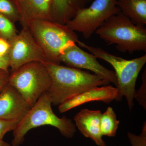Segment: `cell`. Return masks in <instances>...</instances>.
<instances>
[{
	"label": "cell",
	"instance_id": "6da1fadb",
	"mask_svg": "<svg viewBox=\"0 0 146 146\" xmlns=\"http://www.w3.org/2000/svg\"><path fill=\"white\" fill-rule=\"evenodd\" d=\"M43 62L51 78V85L47 93L54 106L60 105L88 89L110 83L96 74L80 69L50 61Z\"/></svg>",
	"mask_w": 146,
	"mask_h": 146
},
{
	"label": "cell",
	"instance_id": "7a4b0ae2",
	"mask_svg": "<svg viewBox=\"0 0 146 146\" xmlns=\"http://www.w3.org/2000/svg\"><path fill=\"white\" fill-rule=\"evenodd\" d=\"M95 32L108 45H115L120 52H146L145 26L134 23L120 11L105 21Z\"/></svg>",
	"mask_w": 146,
	"mask_h": 146
},
{
	"label": "cell",
	"instance_id": "3957f363",
	"mask_svg": "<svg viewBox=\"0 0 146 146\" xmlns=\"http://www.w3.org/2000/svg\"><path fill=\"white\" fill-rule=\"evenodd\" d=\"M51 100L47 92L37 100L23 118L19 121L13 131L12 146H20L25 141L29 131L44 125H50L57 128L67 138H72L76 129L71 119L63 116L59 118L52 108Z\"/></svg>",
	"mask_w": 146,
	"mask_h": 146
},
{
	"label": "cell",
	"instance_id": "277c9868",
	"mask_svg": "<svg viewBox=\"0 0 146 146\" xmlns=\"http://www.w3.org/2000/svg\"><path fill=\"white\" fill-rule=\"evenodd\" d=\"M78 46L90 52L97 58L106 61L112 65L117 76L118 96L116 100L119 101L123 97L126 98L129 110L134 106L133 99L136 92L135 86L139 73L146 63V54L131 60H126L123 58L110 53L104 50L89 46L78 40Z\"/></svg>",
	"mask_w": 146,
	"mask_h": 146
},
{
	"label": "cell",
	"instance_id": "5b68a950",
	"mask_svg": "<svg viewBox=\"0 0 146 146\" xmlns=\"http://www.w3.org/2000/svg\"><path fill=\"white\" fill-rule=\"evenodd\" d=\"M28 28L44 52L47 61L60 64L62 50L72 42L76 43L78 36L65 25L46 20L33 21Z\"/></svg>",
	"mask_w": 146,
	"mask_h": 146
},
{
	"label": "cell",
	"instance_id": "8992f818",
	"mask_svg": "<svg viewBox=\"0 0 146 146\" xmlns=\"http://www.w3.org/2000/svg\"><path fill=\"white\" fill-rule=\"evenodd\" d=\"M52 80L43 62L35 61L21 66L11 72L9 84L13 86L32 107L50 87Z\"/></svg>",
	"mask_w": 146,
	"mask_h": 146
},
{
	"label": "cell",
	"instance_id": "52a82bcc",
	"mask_svg": "<svg viewBox=\"0 0 146 146\" xmlns=\"http://www.w3.org/2000/svg\"><path fill=\"white\" fill-rule=\"evenodd\" d=\"M120 11L117 0H93L65 24L72 30L89 39L105 21Z\"/></svg>",
	"mask_w": 146,
	"mask_h": 146
},
{
	"label": "cell",
	"instance_id": "ba28073f",
	"mask_svg": "<svg viewBox=\"0 0 146 146\" xmlns=\"http://www.w3.org/2000/svg\"><path fill=\"white\" fill-rule=\"evenodd\" d=\"M8 43L9 47L7 54L11 73L27 63L47 61L44 53L27 28H23Z\"/></svg>",
	"mask_w": 146,
	"mask_h": 146
},
{
	"label": "cell",
	"instance_id": "9c48e42d",
	"mask_svg": "<svg viewBox=\"0 0 146 146\" xmlns=\"http://www.w3.org/2000/svg\"><path fill=\"white\" fill-rule=\"evenodd\" d=\"M60 60L68 67L93 72L105 80L117 86V80L115 72L100 64L94 55L83 50L75 42H71L63 49Z\"/></svg>",
	"mask_w": 146,
	"mask_h": 146
},
{
	"label": "cell",
	"instance_id": "30bf717a",
	"mask_svg": "<svg viewBox=\"0 0 146 146\" xmlns=\"http://www.w3.org/2000/svg\"><path fill=\"white\" fill-rule=\"evenodd\" d=\"M31 108L20 93L10 84L0 93V119L20 121Z\"/></svg>",
	"mask_w": 146,
	"mask_h": 146
},
{
	"label": "cell",
	"instance_id": "8fae6325",
	"mask_svg": "<svg viewBox=\"0 0 146 146\" xmlns=\"http://www.w3.org/2000/svg\"><path fill=\"white\" fill-rule=\"evenodd\" d=\"M19 16L23 28H27L33 21H52L51 0H11Z\"/></svg>",
	"mask_w": 146,
	"mask_h": 146
},
{
	"label": "cell",
	"instance_id": "7c38bea8",
	"mask_svg": "<svg viewBox=\"0 0 146 146\" xmlns=\"http://www.w3.org/2000/svg\"><path fill=\"white\" fill-rule=\"evenodd\" d=\"M118 96L117 88L111 85L93 87L73 97L58 106V110L63 113L89 102L101 101L109 103Z\"/></svg>",
	"mask_w": 146,
	"mask_h": 146
},
{
	"label": "cell",
	"instance_id": "4fadbf2b",
	"mask_svg": "<svg viewBox=\"0 0 146 146\" xmlns=\"http://www.w3.org/2000/svg\"><path fill=\"white\" fill-rule=\"evenodd\" d=\"M100 110L82 109L74 117L76 127L86 138H91L98 146H106L100 129Z\"/></svg>",
	"mask_w": 146,
	"mask_h": 146
},
{
	"label": "cell",
	"instance_id": "5bb4252c",
	"mask_svg": "<svg viewBox=\"0 0 146 146\" xmlns=\"http://www.w3.org/2000/svg\"><path fill=\"white\" fill-rule=\"evenodd\" d=\"M52 21L65 25L93 0H51Z\"/></svg>",
	"mask_w": 146,
	"mask_h": 146
},
{
	"label": "cell",
	"instance_id": "9a60e30c",
	"mask_svg": "<svg viewBox=\"0 0 146 146\" xmlns=\"http://www.w3.org/2000/svg\"><path fill=\"white\" fill-rule=\"evenodd\" d=\"M120 11L134 23L146 25V0H117Z\"/></svg>",
	"mask_w": 146,
	"mask_h": 146
},
{
	"label": "cell",
	"instance_id": "2e32d148",
	"mask_svg": "<svg viewBox=\"0 0 146 146\" xmlns=\"http://www.w3.org/2000/svg\"><path fill=\"white\" fill-rule=\"evenodd\" d=\"M120 121L117 119V116L113 108H108L106 111L102 113L100 120V129L102 136L115 137Z\"/></svg>",
	"mask_w": 146,
	"mask_h": 146
},
{
	"label": "cell",
	"instance_id": "e0dca14e",
	"mask_svg": "<svg viewBox=\"0 0 146 146\" xmlns=\"http://www.w3.org/2000/svg\"><path fill=\"white\" fill-rule=\"evenodd\" d=\"M17 34L18 33L14 23L0 13V38L8 42Z\"/></svg>",
	"mask_w": 146,
	"mask_h": 146
},
{
	"label": "cell",
	"instance_id": "ac0fdd59",
	"mask_svg": "<svg viewBox=\"0 0 146 146\" xmlns=\"http://www.w3.org/2000/svg\"><path fill=\"white\" fill-rule=\"evenodd\" d=\"M0 13L13 23L19 21L18 11L11 0H0Z\"/></svg>",
	"mask_w": 146,
	"mask_h": 146
},
{
	"label": "cell",
	"instance_id": "d6986e66",
	"mask_svg": "<svg viewBox=\"0 0 146 146\" xmlns=\"http://www.w3.org/2000/svg\"><path fill=\"white\" fill-rule=\"evenodd\" d=\"M146 71L145 69L142 75V84L140 89L136 91L134 98L146 110Z\"/></svg>",
	"mask_w": 146,
	"mask_h": 146
},
{
	"label": "cell",
	"instance_id": "ffe728a7",
	"mask_svg": "<svg viewBox=\"0 0 146 146\" xmlns=\"http://www.w3.org/2000/svg\"><path fill=\"white\" fill-rule=\"evenodd\" d=\"M127 136L131 146H146V122L144 123L142 132L140 135H136L130 132H128L127 133Z\"/></svg>",
	"mask_w": 146,
	"mask_h": 146
},
{
	"label": "cell",
	"instance_id": "44dd1931",
	"mask_svg": "<svg viewBox=\"0 0 146 146\" xmlns=\"http://www.w3.org/2000/svg\"><path fill=\"white\" fill-rule=\"evenodd\" d=\"M19 122L17 120L0 119V141L3 140L6 133L14 130Z\"/></svg>",
	"mask_w": 146,
	"mask_h": 146
},
{
	"label": "cell",
	"instance_id": "7402d4cb",
	"mask_svg": "<svg viewBox=\"0 0 146 146\" xmlns=\"http://www.w3.org/2000/svg\"><path fill=\"white\" fill-rule=\"evenodd\" d=\"M9 75L8 70H0V93L9 84Z\"/></svg>",
	"mask_w": 146,
	"mask_h": 146
},
{
	"label": "cell",
	"instance_id": "603a6c76",
	"mask_svg": "<svg viewBox=\"0 0 146 146\" xmlns=\"http://www.w3.org/2000/svg\"><path fill=\"white\" fill-rule=\"evenodd\" d=\"M9 47L8 42L5 39L0 38V57L7 54Z\"/></svg>",
	"mask_w": 146,
	"mask_h": 146
},
{
	"label": "cell",
	"instance_id": "cb8c5ba5",
	"mask_svg": "<svg viewBox=\"0 0 146 146\" xmlns=\"http://www.w3.org/2000/svg\"><path fill=\"white\" fill-rule=\"evenodd\" d=\"M9 59L8 54L0 57V70H8L9 68Z\"/></svg>",
	"mask_w": 146,
	"mask_h": 146
},
{
	"label": "cell",
	"instance_id": "d4e9b609",
	"mask_svg": "<svg viewBox=\"0 0 146 146\" xmlns=\"http://www.w3.org/2000/svg\"><path fill=\"white\" fill-rule=\"evenodd\" d=\"M0 146H11V145L3 140L0 141Z\"/></svg>",
	"mask_w": 146,
	"mask_h": 146
}]
</instances>
